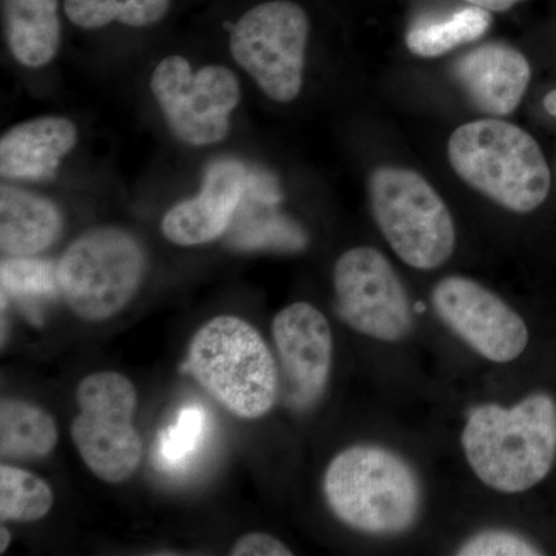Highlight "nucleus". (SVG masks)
I'll use <instances>...</instances> for the list:
<instances>
[{
	"label": "nucleus",
	"mask_w": 556,
	"mask_h": 556,
	"mask_svg": "<svg viewBox=\"0 0 556 556\" xmlns=\"http://www.w3.org/2000/svg\"><path fill=\"white\" fill-rule=\"evenodd\" d=\"M490 24L489 11L473 5L450 14L445 20L420 22L407 33L405 40L416 56L437 58L481 38Z\"/></svg>",
	"instance_id": "obj_20"
},
{
	"label": "nucleus",
	"mask_w": 556,
	"mask_h": 556,
	"mask_svg": "<svg viewBox=\"0 0 556 556\" xmlns=\"http://www.w3.org/2000/svg\"><path fill=\"white\" fill-rule=\"evenodd\" d=\"M79 413L72 422V439L94 477L119 484L137 471L142 441L134 426L138 394L134 382L115 371L80 380L76 391Z\"/></svg>",
	"instance_id": "obj_7"
},
{
	"label": "nucleus",
	"mask_w": 556,
	"mask_h": 556,
	"mask_svg": "<svg viewBox=\"0 0 556 556\" xmlns=\"http://www.w3.org/2000/svg\"><path fill=\"white\" fill-rule=\"evenodd\" d=\"M62 230L60 211L49 200L13 188L0 192V248L9 257H33L49 249Z\"/></svg>",
	"instance_id": "obj_16"
},
{
	"label": "nucleus",
	"mask_w": 556,
	"mask_h": 556,
	"mask_svg": "<svg viewBox=\"0 0 556 556\" xmlns=\"http://www.w3.org/2000/svg\"><path fill=\"white\" fill-rule=\"evenodd\" d=\"M468 466L486 486L522 493L540 484L556 457V401L533 393L514 407L485 404L468 413L463 431Z\"/></svg>",
	"instance_id": "obj_1"
},
{
	"label": "nucleus",
	"mask_w": 556,
	"mask_h": 556,
	"mask_svg": "<svg viewBox=\"0 0 556 556\" xmlns=\"http://www.w3.org/2000/svg\"><path fill=\"white\" fill-rule=\"evenodd\" d=\"M56 422L30 402L3 399L0 404V452L10 459H42L58 445Z\"/></svg>",
	"instance_id": "obj_19"
},
{
	"label": "nucleus",
	"mask_w": 556,
	"mask_h": 556,
	"mask_svg": "<svg viewBox=\"0 0 556 556\" xmlns=\"http://www.w3.org/2000/svg\"><path fill=\"white\" fill-rule=\"evenodd\" d=\"M456 555L460 556H536L543 555L526 536L510 530H482L467 540Z\"/></svg>",
	"instance_id": "obj_25"
},
{
	"label": "nucleus",
	"mask_w": 556,
	"mask_h": 556,
	"mask_svg": "<svg viewBox=\"0 0 556 556\" xmlns=\"http://www.w3.org/2000/svg\"><path fill=\"white\" fill-rule=\"evenodd\" d=\"M170 0H65L68 20L80 28H100L118 21L130 27H148L163 20Z\"/></svg>",
	"instance_id": "obj_21"
},
{
	"label": "nucleus",
	"mask_w": 556,
	"mask_h": 556,
	"mask_svg": "<svg viewBox=\"0 0 556 556\" xmlns=\"http://www.w3.org/2000/svg\"><path fill=\"white\" fill-rule=\"evenodd\" d=\"M144 266V252L126 230H90L70 244L58 265L62 298L83 320H108L135 298Z\"/></svg>",
	"instance_id": "obj_6"
},
{
	"label": "nucleus",
	"mask_w": 556,
	"mask_h": 556,
	"mask_svg": "<svg viewBox=\"0 0 556 556\" xmlns=\"http://www.w3.org/2000/svg\"><path fill=\"white\" fill-rule=\"evenodd\" d=\"M206 416L199 407L182 409L177 424L172 426L160 441V456L164 464L178 466L195 450L204 431Z\"/></svg>",
	"instance_id": "obj_24"
},
{
	"label": "nucleus",
	"mask_w": 556,
	"mask_h": 556,
	"mask_svg": "<svg viewBox=\"0 0 556 556\" xmlns=\"http://www.w3.org/2000/svg\"><path fill=\"white\" fill-rule=\"evenodd\" d=\"M336 313L354 331L382 342H401L415 327L401 277L378 249L345 252L334 268Z\"/></svg>",
	"instance_id": "obj_9"
},
{
	"label": "nucleus",
	"mask_w": 556,
	"mask_h": 556,
	"mask_svg": "<svg viewBox=\"0 0 556 556\" xmlns=\"http://www.w3.org/2000/svg\"><path fill=\"white\" fill-rule=\"evenodd\" d=\"M466 2L486 11H506L521 0H466Z\"/></svg>",
	"instance_id": "obj_27"
},
{
	"label": "nucleus",
	"mask_w": 556,
	"mask_h": 556,
	"mask_svg": "<svg viewBox=\"0 0 556 556\" xmlns=\"http://www.w3.org/2000/svg\"><path fill=\"white\" fill-rule=\"evenodd\" d=\"M448 159L467 185L508 211L527 214L547 199L551 170L540 146L506 121L464 124L450 138Z\"/></svg>",
	"instance_id": "obj_3"
},
{
	"label": "nucleus",
	"mask_w": 556,
	"mask_h": 556,
	"mask_svg": "<svg viewBox=\"0 0 556 556\" xmlns=\"http://www.w3.org/2000/svg\"><path fill=\"white\" fill-rule=\"evenodd\" d=\"M152 90L175 137L192 146L222 141L240 100L239 83L228 68L192 73L179 56L167 58L155 68Z\"/></svg>",
	"instance_id": "obj_10"
},
{
	"label": "nucleus",
	"mask_w": 556,
	"mask_h": 556,
	"mask_svg": "<svg viewBox=\"0 0 556 556\" xmlns=\"http://www.w3.org/2000/svg\"><path fill=\"white\" fill-rule=\"evenodd\" d=\"M11 543V533L5 526L0 527V554H5Z\"/></svg>",
	"instance_id": "obj_28"
},
{
	"label": "nucleus",
	"mask_w": 556,
	"mask_h": 556,
	"mask_svg": "<svg viewBox=\"0 0 556 556\" xmlns=\"http://www.w3.org/2000/svg\"><path fill=\"white\" fill-rule=\"evenodd\" d=\"M2 299L13 298L31 303L53 298L61 292L58 266L47 260L10 257L0 266Z\"/></svg>",
	"instance_id": "obj_23"
},
{
	"label": "nucleus",
	"mask_w": 556,
	"mask_h": 556,
	"mask_svg": "<svg viewBox=\"0 0 556 556\" xmlns=\"http://www.w3.org/2000/svg\"><path fill=\"white\" fill-rule=\"evenodd\" d=\"M324 493L343 525L368 535L407 532L422 506L415 468L379 445H354L339 453L325 473Z\"/></svg>",
	"instance_id": "obj_2"
},
{
	"label": "nucleus",
	"mask_w": 556,
	"mask_h": 556,
	"mask_svg": "<svg viewBox=\"0 0 556 556\" xmlns=\"http://www.w3.org/2000/svg\"><path fill=\"white\" fill-rule=\"evenodd\" d=\"M76 127L64 118L28 121L7 131L0 141L3 177L46 179L53 177L62 156L75 148Z\"/></svg>",
	"instance_id": "obj_15"
},
{
	"label": "nucleus",
	"mask_w": 556,
	"mask_h": 556,
	"mask_svg": "<svg viewBox=\"0 0 556 556\" xmlns=\"http://www.w3.org/2000/svg\"><path fill=\"white\" fill-rule=\"evenodd\" d=\"M54 496L46 481L24 468L0 467V518L2 522L39 521L53 507Z\"/></svg>",
	"instance_id": "obj_22"
},
{
	"label": "nucleus",
	"mask_w": 556,
	"mask_h": 556,
	"mask_svg": "<svg viewBox=\"0 0 556 556\" xmlns=\"http://www.w3.org/2000/svg\"><path fill=\"white\" fill-rule=\"evenodd\" d=\"M372 215L402 262L420 270L444 265L456 247L447 204L416 172L380 167L369 178Z\"/></svg>",
	"instance_id": "obj_5"
},
{
	"label": "nucleus",
	"mask_w": 556,
	"mask_h": 556,
	"mask_svg": "<svg viewBox=\"0 0 556 556\" xmlns=\"http://www.w3.org/2000/svg\"><path fill=\"white\" fill-rule=\"evenodd\" d=\"M309 22L288 0H274L248 11L233 27V58L270 100H295L302 89Z\"/></svg>",
	"instance_id": "obj_8"
},
{
	"label": "nucleus",
	"mask_w": 556,
	"mask_h": 556,
	"mask_svg": "<svg viewBox=\"0 0 556 556\" xmlns=\"http://www.w3.org/2000/svg\"><path fill=\"white\" fill-rule=\"evenodd\" d=\"M438 317L486 361L508 364L529 345L526 321L503 299L471 278L452 276L431 294Z\"/></svg>",
	"instance_id": "obj_11"
},
{
	"label": "nucleus",
	"mask_w": 556,
	"mask_h": 556,
	"mask_svg": "<svg viewBox=\"0 0 556 556\" xmlns=\"http://www.w3.org/2000/svg\"><path fill=\"white\" fill-rule=\"evenodd\" d=\"M276 206L244 193L229 226L230 244L244 251H302L308 243L306 233L292 219L274 211Z\"/></svg>",
	"instance_id": "obj_18"
},
{
	"label": "nucleus",
	"mask_w": 556,
	"mask_h": 556,
	"mask_svg": "<svg viewBox=\"0 0 556 556\" xmlns=\"http://www.w3.org/2000/svg\"><path fill=\"white\" fill-rule=\"evenodd\" d=\"M7 38L14 58L28 67L49 64L60 46L58 0H7Z\"/></svg>",
	"instance_id": "obj_17"
},
{
	"label": "nucleus",
	"mask_w": 556,
	"mask_h": 556,
	"mask_svg": "<svg viewBox=\"0 0 556 556\" xmlns=\"http://www.w3.org/2000/svg\"><path fill=\"white\" fill-rule=\"evenodd\" d=\"M186 368L232 415L257 419L277 401L276 361L257 329L243 318L219 316L193 336Z\"/></svg>",
	"instance_id": "obj_4"
},
{
	"label": "nucleus",
	"mask_w": 556,
	"mask_h": 556,
	"mask_svg": "<svg viewBox=\"0 0 556 556\" xmlns=\"http://www.w3.org/2000/svg\"><path fill=\"white\" fill-rule=\"evenodd\" d=\"M544 109H546L547 113H551L552 116H556V89L552 90L551 93H547L546 98H544Z\"/></svg>",
	"instance_id": "obj_29"
},
{
	"label": "nucleus",
	"mask_w": 556,
	"mask_h": 556,
	"mask_svg": "<svg viewBox=\"0 0 556 556\" xmlns=\"http://www.w3.org/2000/svg\"><path fill=\"white\" fill-rule=\"evenodd\" d=\"M230 555L233 556H289L292 555L291 548L278 540V538L268 535V533H248L240 536L233 544Z\"/></svg>",
	"instance_id": "obj_26"
},
{
	"label": "nucleus",
	"mask_w": 556,
	"mask_h": 556,
	"mask_svg": "<svg viewBox=\"0 0 556 556\" xmlns=\"http://www.w3.org/2000/svg\"><path fill=\"white\" fill-rule=\"evenodd\" d=\"M285 401L305 412L320 401L332 368V332L327 317L306 302L292 303L273 321Z\"/></svg>",
	"instance_id": "obj_12"
},
{
	"label": "nucleus",
	"mask_w": 556,
	"mask_h": 556,
	"mask_svg": "<svg viewBox=\"0 0 556 556\" xmlns=\"http://www.w3.org/2000/svg\"><path fill=\"white\" fill-rule=\"evenodd\" d=\"M468 100L486 115L514 112L530 83V65L521 51L507 43H484L464 54L453 67Z\"/></svg>",
	"instance_id": "obj_14"
},
{
	"label": "nucleus",
	"mask_w": 556,
	"mask_h": 556,
	"mask_svg": "<svg viewBox=\"0 0 556 556\" xmlns=\"http://www.w3.org/2000/svg\"><path fill=\"white\" fill-rule=\"evenodd\" d=\"M248 169L239 161L212 164L195 199L172 207L163 219L167 240L179 247L208 243L228 232L247 189Z\"/></svg>",
	"instance_id": "obj_13"
}]
</instances>
